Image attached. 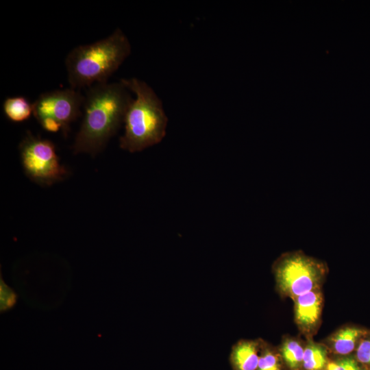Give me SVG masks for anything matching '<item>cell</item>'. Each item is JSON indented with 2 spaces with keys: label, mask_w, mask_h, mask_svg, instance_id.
<instances>
[{
  "label": "cell",
  "mask_w": 370,
  "mask_h": 370,
  "mask_svg": "<svg viewBox=\"0 0 370 370\" xmlns=\"http://www.w3.org/2000/svg\"><path fill=\"white\" fill-rule=\"evenodd\" d=\"M132 99L129 90L121 82L88 88L82 124L73 145V153L95 156L101 151L123 123Z\"/></svg>",
  "instance_id": "cell-1"
},
{
  "label": "cell",
  "mask_w": 370,
  "mask_h": 370,
  "mask_svg": "<svg viewBox=\"0 0 370 370\" xmlns=\"http://www.w3.org/2000/svg\"><path fill=\"white\" fill-rule=\"evenodd\" d=\"M130 53V42L120 28L102 40L73 48L65 60L71 88L107 83Z\"/></svg>",
  "instance_id": "cell-2"
},
{
  "label": "cell",
  "mask_w": 370,
  "mask_h": 370,
  "mask_svg": "<svg viewBox=\"0 0 370 370\" xmlns=\"http://www.w3.org/2000/svg\"><path fill=\"white\" fill-rule=\"evenodd\" d=\"M132 91V99L124 118L125 132L119 147L131 153L141 151L162 140L166 135L168 118L162 101L146 82L136 77L121 79Z\"/></svg>",
  "instance_id": "cell-3"
},
{
  "label": "cell",
  "mask_w": 370,
  "mask_h": 370,
  "mask_svg": "<svg viewBox=\"0 0 370 370\" xmlns=\"http://www.w3.org/2000/svg\"><path fill=\"white\" fill-rule=\"evenodd\" d=\"M280 290L296 298L318 288L325 271V266L300 251L286 254L273 265Z\"/></svg>",
  "instance_id": "cell-4"
},
{
  "label": "cell",
  "mask_w": 370,
  "mask_h": 370,
  "mask_svg": "<svg viewBox=\"0 0 370 370\" xmlns=\"http://www.w3.org/2000/svg\"><path fill=\"white\" fill-rule=\"evenodd\" d=\"M19 151L25 173L37 184L49 186L63 180L68 173L49 140L29 132L19 144Z\"/></svg>",
  "instance_id": "cell-5"
},
{
  "label": "cell",
  "mask_w": 370,
  "mask_h": 370,
  "mask_svg": "<svg viewBox=\"0 0 370 370\" xmlns=\"http://www.w3.org/2000/svg\"><path fill=\"white\" fill-rule=\"evenodd\" d=\"M84 101V96L72 88L45 92L32 103L33 115L38 123H58L66 134L70 124L82 115Z\"/></svg>",
  "instance_id": "cell-6"
},
{
  "label": "cell",
  "mask_w": 370,
  "mask_h": 370,
  "mask_svg": "<svg viewBox=\"0 0 370 370\" xmlns=\"http://www.w3.org/2000/svg\"><path fill=\"white\" fill-rule=\"evenodd\" d=\"M322 304L319 288L295 298V314L297 324L305 330L312 328L319 319Z\"/></svg>",
  "instance_id": "cell-7"
},
{
  "label": "cell",
  "mask_w": 370,
  "mask_h": 370,
  "mask_svg": "<svg viewBox=\"0 0 370 370\" xmlns=\"http://www.w3.org/2000/svg\"><path fill=\"white\" fill-rule=\"evenodd\" d=\"M262 343L241 340L232 348L230 360L234 370H258Z\"/></svg>",
  "instance_id": "cell-8"
},
{
  "label": "cell",
  "mask_w": 370,
  "mask_h": 370,
  "mask_svg": "<svg viewBox=\"0 0 370 370\" xmlns=\"http://www.w3.org/2000/svg\"><path fill=\"white\" fill-rule=\"evenodd\" d=\"M365 334L357 328H345L338 330L330 338L332 350L338 354L346 355L352 352L358 339Z\"/></svg>",
  "instance_id": "cell-9"
},
{
  "label": "cell",
  "mask_w": 370,
  "mask_h": 370,
  "mask_svg": "<svg viewBox=\"0 0 370 370\" xmlns=\"http://www.w3.org/2000/svg\"><path fill=\"white\" fill-rule=\"evenodd\" d=\"M5 116L12 122H22L33 114V104L23 96L6 98L3 103Z\"/></svg>",
  "instance_id": "cell-10"
},
{
  "label": "cell",
  "mask_w": 370,
  "mask_h": 370,
  "mask_svg": "<svg viewBox=\"0 0 370 370\" xmlns=\"http://www.w3.org/2000/svg\"><path fill=\"white\" fill-rule=\"evenodd\" d=\"M327 364V351L323 347L313 343L306 346L302 365L305 370H322Z\"/></svg>",
  "instance_id": "cell-11"
},
{
  "label": "cell",
  "mask_w": 370,
  "mask_h": 370,
  "mask_svg": "<svg viewBox=\"0 0 370 370\" xmlns=\"http://www.w3.org/2000/svg\"><path fill=\"white\" fill-rule=\"evenodd\" d=\"M281 354L288 368L299 370L303 365L304 349L297 341H285L280 349Z\"/></svg>",
  "instance_id": "cell-12"
},
{
  "label": "cell",
  "mask_w": 370,
  "mask_h": 370,
  "mask_svg": "<svg viewBox=\"0 0 370 370\" xmlns=\"http://www.w3.org/2000/svg\"><path fill=\"white\" fill-rule=\"evenodd\" d=\"M258 370H281L278 354L263 344L261 347Z\"/></svg>",
  "instance_id": "cell-13"
},
{
  "label": "cell",
  "mask_w": 370,
  "mask_h": 370,
  "mask_svg": "<svg viewBox=\"0 0 370 370\" xmlns=\"http://www.w3.org/2000/svg\"><path fill=\"white\" fill-rule=\"evenodd\" d=\"M18 295L16 292L5 284L4 280H0V310L5 312L11 310L17 302Z\"/></svg>",
  "instance_id": "cell-14"
},
{
  "label": "cell",
  "mask_w": 370,
  "mask_h": 370,
  "mask_svg": "<svg viewBox=\"0 0 370 370\" xmlns=\"http://www.w3.org/2000/svg\"><path fill=\"white\" fill-rule=\"evenodd\" d=\"M326 370H362L357 362L352 358H345L328 362Z\"/></svg>",
  "instance_id": "cell-15"
},
{
  "label": "cell",
  "mask_w": 370,
  "mask_h": 370,
  "mask_svg": "<svg viewBox=\"0 0 370 370\" xmlns=\"http://www.w3.org/2000/svg\"><path fill=\"white\" fill-rule=\"evenodd\" d=\"M356 357L360 362L370 365V339L360 342L357 348Z\"/></svg>",
  "instance_id": "cell-16"
}]
</instances>
